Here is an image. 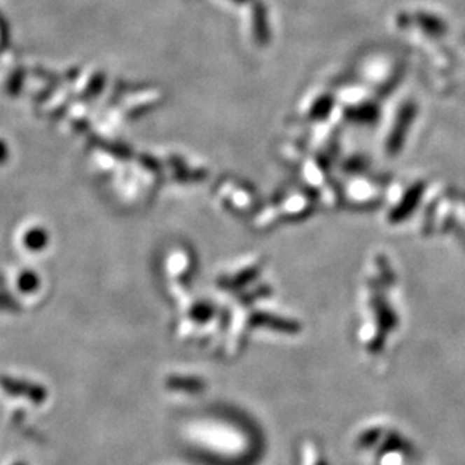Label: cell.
I'll return each instance as SVG.
<instances>
[{
	"label": "cell",
	"mask_w": 465,
	"mask_h": 465,
	"mask_svg": "<svg viewBox=\"0 0 465 465\" xmlns=\"http://www.w3.org/2000/svg\"><path fill=\"white\" fill-rule=\"evenodd\" d=\"M2 387H4L5 391L11 393V395L26 396L29 399H32L34 402H41L46 398V393L41 387L32 386V384H26L25 381H15V380L4 378L2 380Z\"/></svg>",
	"instance_id": "1"
},
{
	"label": "cell",
	"mask_w": 465,
	"mask_h": 465,
	"mask_svg": "<svg viewBox=\"0 0 465 465\" xmlns=\"http://www.w3.org/2000/svg\"><path fill=\"white\" fill-rule=\"evenodd\" d=\"M44 244H46V235L43 234V232L34 230L32 234L27 235V246L34 247V249H39Z\"/></svg>",
	"instance_id": "2"
}]
</instances>
